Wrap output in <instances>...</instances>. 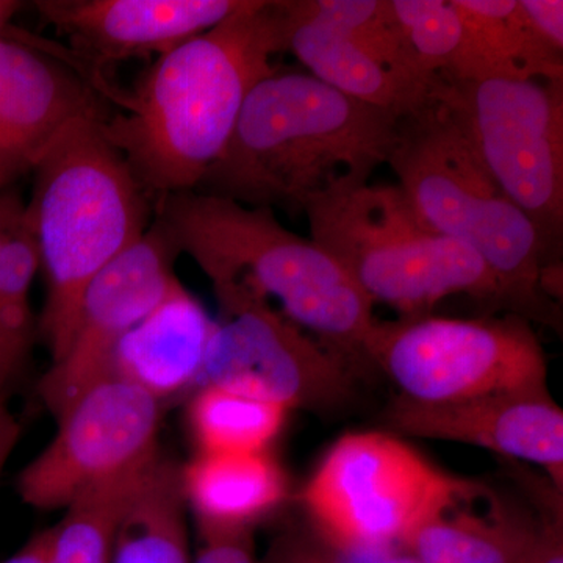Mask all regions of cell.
I'll list each match as a JSON object with an SVG mask.
<instances>
[{
	"instance_id": "obj_14",
	"label": "cell",
	"mask_w": 563,
	"mask_h": 563,
	"mask_svg": "<svg viewBox=\"0 0 563 563\" xmlns=\"http://www.w3.org/2000/svg\"><path fill=\"white\" fill-rule=\"evenodd\" d=\"M33 5L68 40L74 62L109 99L110 66L161 57L220 24L244 0H38Z\"/></svg>"
},
{
	"instance_id": "obj_3",
	"label": "cell",
	"mask_w": 563,
	"mask_h": 563,
	"mask_svg": "<svg viewBox=\"0 0 563 563\" xmlns=\"http://www.w3.org/2000/svg\"><path fill=\"white\" fill-rule=\"evenodd\" d=\"M154 218L188 254L213 290L240 287L280 303L282 313L346 358L368 365L374 302L328 252L280 224L273 210L177 192L155 203Z\"/></svg>"
},
{
	"instance_id": "obj_31",
	"label": "cell",
	"mask_w": 563,
	"mask_h": 563,
	"mask_svg": "<svg viewBox=\"0 0 563 563\" xmlns=\"http://www.w3.org/2000/svg\"><path fill=\"white\" fill-rule=\"evenodd\" d=\"M2 563H51L49 548H47V529L33 536L24 547Z\"/></svg>"
},
{
	"instance_id": "obj_13",
	"label": "cell",
	"mask_w": 563,
	"mask_h": 563,
	"mask_svg": "<svg viewBox=\"0 0 563 563\" xmlns=\"http://www.w3.org/2000/svg\"><path fill=\"white\" fill-rule=\"evenodd\" d=\"M111 107L66 49L29 33L0 35V192L32 174L74 121Z\"/></svg>"
},
{
	"instance_id": "obj_8",
	"label": "cell",
	"mask_w": 563,
	"mask_h": 563,
	"mask_svg": "<svg viewBox=\"0 0 563 563\" xmlns=\"http://www.w3.org/2000/svg\"><path fill=\"white\" fill-rule=\"evenodd\" d=\"M366 362L383 369L404 398L418 402L548 388L542 343L531 322L514 313L377 321Z\"/></svg>"
},
{
	"instance_id": "obj_15",
	"label": "cell",
	"mask_w": 563,
	"mask_h": 563,
	"mask_svg": "<svg viewBox=\"0 0 563 563\" xmlns=\"http://www.w3.org/2000/svg\"><path fill=\"white\" fill-rule=\"evenodd\" d=\"M393 431L484 448L540 466L563 488V412L548 388L490 393L451 402L398 398L387 410Z\"/></svg>"
},
{
	"instance_id": "obj_16",
	"label": "cell",
	"mask_w": 563,
	"mask_h": 563,
	"mask_svg": "<svg viewBox=\"0 0 563 563\" xmlns=\"http://www.w3.org/2000/svg\"><path fill=\"white\" fill-rule=\"evenodd\" d=\"M531 501L483 479L459 477L402 543L421 563H517L531 542L544 504L562 493L533 483Z\"/></svg>"
},
{
	"instance_id": "obj_17",
	"label": "cell",
	"mask_w": 563,
	"mask_h": 563,
	"mask_svg": "<svg viewBox=\"0 0 563 563\" xmlns=\"http://www.w3.org/2000/svg\"><path fill=\"white\" fill-rule=\"evenodd\" d=\"M214 324L198 298L179 282L114 344L101 379L128 380L161 402L180 395L199 384Z\"/></svg>"
},
{
	"instance_id": "obj_7",
	"label": "cell",
	"mask_w": 563,
	"mask_h": 563,
	"mask_svg": "<svg viewBox=\"0 0 563 563\" xmlns=\"http://www.w3.org/2000/svg\"><path fill=\"white\" fill-rule=\"evenodd\" d=\"M433 95L454 114L474 150L531 220L544 268L563 246V79L440 80Z\"/></svg>"
},
{
	"instance_id": "obj_4",
	"label": "cell",
	"mask_w": 563,
	"mask_h": 563,
	"mask_svg": "<svg viewBox=\"0 0 563 563\" xmlns=\"http://www.w3.org/2000/svg\"><path fill=\"white\" fill-rule=\"evenodd\" d=\"M107 118L74 121L32 172L24 221L46 280L38 332L52 362L68 350L88 285L154 221L155 203L107 136Z\"/></svg>"
},
{
	"instance_id": "obj_32",
	"label": "cell",
	"mask_w": 563,
	"mask_h": 563,
	"mask_svg": "<svg viewBox=\"0 0 563 563\" xmlns=\"http://www.w3.org/2000/svg\"><path fill=\"white\" fill-rule=\"evenodd\" d=\"M24 3L16 0H0V35L9 29L11 18L22 10Z\"/></svg>"
},
{
	"instance_id": "obj_30",
	"label": "cell",
	"mask_w": 563,
	"mask_h": 563,
	"mask_svg": "<svg viewBox=\"0 0 563 563\" xmlns=\"http://www.w3.org/2000/svg\"><path fill=\"white\" fill-rule=\"evenodd\" d=\"M25 203L18 192L7 190L0 192V250L10 239L11 233L24 222Z\"/></svg>"
},
{
	"instance_id": "obj_22",
	"label": "cell",
	"mask_w": 563,
	"mask_h": 563,
	"mask_svg": "<svg viewBox=\"0 0 563 563\" xmlns=\"http://www.w3.org/2000/svg\"><path fill=\"white\" fill-rule=\"evenodd\" d=\"M152 463L141 472L87 488L66 504L62 520L47 529L49 562L111 563L122 517Z\"/></svg>"
},
{
	"instance_id": "obj_9",
	"label": "cell",
	"mask_w": 563,
	"mask_h": 563,
	"mask_svg": "<svg viewBox=\"0 0 563 563\" xmlns=\"http://www.w3.org/2000/svg\"><path fill=\"white\" fill-rule=\"evenodd\" d=\"M459 477L398 437L354 432L329 450L301 501L331 547L351 554L379 553L402 547Z\"/></svg>"
},
{
	"instance_id": "obj_11",
	"label": "cell",
	"mask_w": 563,
	"mask_h": 563,
	"mask_svg": "<svg viewBox=\"0 0 563 563\" xmlns=\"http://www.w3.org/2000/svg\"><path fill=\"white\" fill-rule=\"evenodd\" d=\"M161 406L118 377L85 388L58 415L52 442L18 476L22 501L65 509L87 488L147 468L158 457Z\"/></svg>"
},
{
	"instance_id": "obj_1",
	"label": "cell",
	"mask_w": 563,
	"mask_h": 563,
	"mask_svg": "<svg viewBox=\"0 0 563 563\" xmlns=\"http://www.w3.org/2000/svg\"><path fill=\"white\" fill-rule=\"evenodd\" d=\"M288 52V0H244L209 31L157 57L103 125L157 203L192 191L220 158L247 96Z\"/></svg>"
},
{
	"instance_id": "obj_23",
	"label": "cell",
	"mask_w": 563,
	"mask_h": 563,
	"mask_svg": "<svg viewBox=\"0 0 563 563\" xmlns=\"http://www.w3.org/2000/svg\"><path fill=\"white\" fill-rule=\"evenodd\" d=\"M288 410L251 396L201 385L188 407L199 453H265L279 435Z\"/></svg>"
},
{
	"instance_id": "obj_19",
	"label": "cell",
	"mask_w": 563,
	"mask_h": 563,
	"mask_svg": "<svg viewBox=\"0 0 563 563\" xmlns=\"http://www.w3.org/2000/svg\"><path fill=\"white\" fill-rule=\"evenodd\" d=\"M461 44L446 79L562 80L563 51L533 27L521 0H451Z\"/></svg>"
},
{
	"instance_id": "obj_29",
	"label": "cell",
	"mask_w": 563,
	"mask_h": 563,
	"mask_svg": "<svg viewBox=\"0 0 563 563\" xmlns=\"http://www.w3.org/2000/svg\"><path fill=\"white\" fill-rule=\"evenodd\" d=\"M21 437L20 421L11 412L9 393L0 390V473Z\"/></svg>"
},
{
	"instance_id": "obj_28",
	"label": "cell",
	"mask_w": 563,
	"mask_h": 563,
	"mask_svg": "<svg viewBox=\"0 0 563 563\" xmlns=\"http://www.w3.org/2000/svg\"><path fill=\"white\" fill-rule=\"evenodd\" d=\"M263 563H342L320 547L301 537H282L273 544Z\"/></svg>"
},
{
	"instance_id": "obj_26",
	"label": "cell",
	"mask_w": 563,
	"mask_h": 563,
	"mask_svg": "<svg viewBox=\"0 0 563 563\" xmlns=\"http://www.w3.org/2000/svg\"><path fill=\"white\" fill-rule=\"evenodd\" d=\"M201 544L191 563H262L255 555L252 531H199Z\"/></svg>"
},
{
	"instance_id": "obj_12",
	"label": "cell",
	"mask_w": 563,
	"mask_h": 563,
	"mask_svg": "<svg viewBox=\"0 0 563 563\" xmlns=\"http://www.w3.org/2000/svg\"><path fill=\"white\" fill-rule=\"evenodd\" d=\"M179 255L172 236L154 218L139 242L91 280L68 350L41 379V398L55 417L101 379L114 344L179 284L174 273Z\"/></svg>"
},
{
	"instance_id": "obj_20",
	"label": "cell",
	"mask_w": 563,
	"mask_h": 563,
	"mask_svg": "<svg viewBox=\"0 0 563 563\" xmlns=\"http://www.w3.org/2000/svg\"><path fill=\"white\" fill-rule=\"evenodd\" d=\"M185 506L199 531H252L287 495V479L268 451L199 453L180 468Z\"/></svg>"
},
{
	"instance_id": "obj_10",
	"label": "cell",
	"mask_w": 563,
	"mask_h": 563,
	"mask_svg": "<svg viewBox=\"0 0 563 563\" xmlns=\"http://www.w3.org/2000/svg\"><path fill=\"white\" fill-rule=\"evenodd\" d=\"M214 295L221 320L211 333L199 384L287 410L324 412L351 401L355 368L346 358L254 292L232 287Z\"/></svg>"
},
{
	"instance_id": "obj_25",
	"label": "cell",
	"mask_w": 563,
	"mask_h": 563,
	"mask_svg": "<svg viewBox=\"0 0 563 563\" xmlns=\"http://www.w3.org/2000/svg\"><path fill=\"white\" fill-rule=\"evenodd\" d=\"M517 563H563L562 493L544 504L531 542Z\"/></svg>"
},
{
	"instance_id": "obj_24",
	"label": "cell",
	"mask_w": 563,
	"mask_h": 563,
	"mask_svg": "<svg viewBox=\"0 0 563 563\" xmlns=\"http://www.w3.org/2000/svg\"><path fill=\"white\" fill-rule=\"evenodd\" d=\"M391 9L421 73L433 84L446 79L462 36L451 0H391Z\"/></svg>"
},
{
	"instance_id": "obj_21",
	"label": "cell",
	"mask_w": 563,
	"mask_h": 563,
	"mask_svg": "<svg viewBox=\"0 0 563 563\" xmlns=\"http://www.w3.org/2000/svg\"><path fill=\"white\" fill-rule=\"evenodd\" d=\"M180 468L158 455L133 496L111 563H191Z\"/></svg>"
},
{
	"instance_id": "obj_18",
	"label": "cell",
	"mask_w": 563,
	"mask_h": 563,
	"mask_svg": "<svg viewBox=\"0 0 563 563\" xmlns=\"http://www.w3.org/2000/svg\"><path fill=\"white\" fill-rule=\"evenodd\" d=\"M288 51L314 79L352 99L391 111L401 120L432 99L433 88L410 79L342 29L322 20L310 0H288Z\"/></svg>"
},
{
	"instance_id": "obj_5",
	"label": "cell",
	"mask_w": 563,
	"mask_h": 563,
	"mask_svg": "<svg viewBox=\"0 0 563 563\" xmlns=\"http://www.w3.org/2000/svg\"><path fill=\"white\" fill-rule=\"evenodd\" d=\"M387 165L428 228L483 258L507 313L561 331L558 302L543 290L544 261L536 228L499 188L435 95L399 121Z\"/></svg>"
},
{
	"instance_id": "obj_33",
	"label": "cell",
	"mask_w": 563,
	"mask_h": 563,
	"mask_svg": "<svg viewBox=\"0 0 563 563\" xmlns=\"http://www.w3.org/2000/svg\"><path fill=\"white\" fill-rule=\"evenodd\" d=\"M379 563H421L417 561V559L412 558V555L407 553H396L391 555H387Z\"/></svg>"
},
{
	"instance_id": "obj_2",
	"label": "cell",
	"mask_w": 563,
	"mask_h": 563,
	"mask_svg": "<svg viewBox=\"0 0 563 563\" xmlns=\"http://www.w3.org/2000/svg\"><path fill=\"white\" fill-rule=\"evenodd\" d=\"M399 121L310 74L277 69L247 96L231 140L192 191L301 214L369 184L390 158Z\"/></svg>"
},
{
	"instance_id": "obj_27",
	"label": "cell",
	"mask_w": 563,
	"mask_h": 563,
	"mask_svg": "<svg viewBox=\"0 0 563 563\" xmlns=\"http://www.w3.org/2000/svg\"><path fill=\"white\" fill-rule=\"evenodd\" d=\"M521 5L537 32L558 49L563 51L562 0H521Z\"/></svg>"
},
{
	"instance_id": "obj_6",
	"label": "cell",
	"mask_w": 563,
	"mask_h": 563,
	"mask_svg": "<svg viewBox=\"0 0 563 563\" xmlns=\"http://www.w3.org/2000/svg\"><path fill=\"white\" fill-rule=\"evenodd\" d=\"M312 240L373 302L401 318L466 295L503 309L495 277L479 255L421 221L399 185H369L325 196L306 211ZM504 310V309H503Z\"/></svg>"
}]
</instances>
